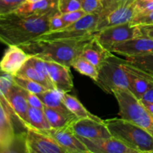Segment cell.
Listing matches in <instances>:
<instances>
[{"label":"cell","instance_id":"d6986e66","mask_svg":"<svg viewBox=\"0 0 153 153\" xmlns=\"http://www.w3.org/2000/svg\"><path fill=\"white\" fill-rule=\"evenodd\" d=\"M15 13L25 16H37L59 14L58 0H40L34 2L26 1Z\"/></svg>","mask_w":153,"mask_h":153},{"label":"cell","instance_id":"3957f363","mask_svg":"<svg viewBox=\"0 0 153 153\" xmlns=\"http://www.w3.org/2000/svg\"><path fill=\"white\" fill-rule=\"evenodd\" d=\"M111 134L138 153L153 152V134L148 130L123 118L105 120Z\"/></svg>","mask_w":153,"mask_h":153},{"label":"cell","instance_id":"52a82bcc","mask_svg":"<svg viewBox=\"0 0 153 153\" xmlns=\"http://www.w3.org/2000/svg\"><path fill=\"white\" fill-rule=\"evenodd\" d=\"M24 137L25 152L27 153H67L50 135L32 128H26Z\"/></svg>","mask_w":153,"mask_h":153},{"label":"cell","instance_id":"30bf717a","mask_svg":"<svg viewBox=\"0 0 153 153\" xmlns=\"http://www.w3.org/2000/svg\"><path fill=\"white\" fill-rule=\"evenodd\" d=\"M70 126L64 128H51L40 131L53 137L67 150V153H91L85 143L81 140L79 136L73 131Z\"/></svg>","mask_w":153,"mask_h":153},{"label":"cell","instance_id":"277c9868","mask_svg":"<svg viewBox=\"0 0 153 153\" xmlns=\"http://www.w3.org/2000/svg\"><path fill=\"white\" fill-rule=\"evenodd\" d=\"M119 105L121 118L136 124L153 134V116L129 90H117L113 93Z\"/></svg>","mask_w":153,"mask_h":153},{"label":"cell","instance_id":"f546056e","mask_svg":"<svg viewBox=\"0 0 153 153\" xmlns=\"http://www.w3.org/2000/svg\"><path fill=\"white\" fill-rule=\"evenodd\" d=\"M28 0H0V16L16 11Z\"/></svg>","mask_w":153,"mask_h":153},{"label":"cell","instance_id":"d590c367","mask_svg":"<svg viewBox=\"0 0 153 153\" xmlns=\"http://www.w3.org/2000/svg\"><path fill=\"white\" fill-rule=\"evenodd\" d=\"M24 90V94H25L26 100L28 101V105L30 107L37 108L43 109L44 108L45 105L43 104V102L40 99V97L37 95V94H34V93L29 92V91Z\"/></svg>","mask_w":153,"mask_h":153},{"label":"cell","instance_id":"603a6c76","mask_svg":"<svg viewBox=\"0 0 153 153\" xmlns=\"http://www.w3.org/2000/svg\"><path fill=\"white\" fill-rule=\"evenodd\" d=\"M29 127L39 131H45L52 128L43 109L29 107L25 128Z\"/></svg>","mask_w":153,"mask_h":153},{"label":"cell","instance_id":"cb8c5ba5","mask_svg":"<svg viewBox=\"0 0 153 153\" xmlns=\"http://www.w3.org/2000/svg\"><path fill=\"white\" fill-rule=\"evenodd\" d=\"M16 76H22V77H25L27 79L34 81L49 90L55 89V85L52 83V81L48 79L44 75L42 74L35 67L31 65L28 61H26V63L22 66V67Z\"/></svg>","mask_w":153,"mask_h":153},{"label":"cell","instance_id":"7a4b0ae2","mask_svg":"<svg viewBox=\"0 0 153 153\" xmlns=\"http://www.w3.org/2000/svg\"><path fill=\"white\" fill-rule=\"evenodd\" d=\"M94 37V34L73 40H33L19 46L30 56L71 67L73 61L82 55L85 46Z\"/></svg>","mask_w":153,"mask_h":153},{"label":"cell","instance_id":"4fadbf2b","mask_svg":"<svg viewBox=\"0 0 153 153\" xmlns=\"http://www.w3.org/2000/svg\"><path fill=\"white\" fill-rule=\"evenodd\" d=\"M70 126L77 135L85 138H108L112 136L105 120L99 122L90 118H82L75 120Z\"/></svg>","mask_w":153,"mask_h":153},{"label":"cell","instance_id":"484cf974","mask_svg":"<svg viewBox=\"0 0 153 153\" xmlns=\"http://www.w3.org/2000/svg\"><path fill=\"white\" fill-rule=\"evenodd\" d=\"M43 111L49 120V124L52 126V128H61L69 126L78 119V118H73L66 116L58 111L54 110L46 105L44 106Z\"/></svg>","mask_w":153,"mask_h":153},{"label":"cell","instance_id":"ba28073f","mask_svg":"<svg viewBox=\"0 0 153 153\" xmlns=\"http://www.w3.org/2000/svg\"><path fill=\"white\" fill-rule=\"evenodd\" d=\"M94 36L105 49L109 50L116 43L140 37V32L137 25H131V22H128L97 31Z\"/></svg>","mask_w":153,"mask_h":153},{"label":"cell","instance_id":"8d00e7d4","mask_svg":"<svg viewBox=\"0 0 153 153\" xmlns=\"http://www.w3.org/2000/svg\"><path fill=\"white\" fill-rule=\"evenodd\" d=\"M67 25H68L64 22L63 18L61 17V13L54 15V16H51L50 19H49V28H50V31H58V30L65 28Z\"/></svg>","mask_w":153,"mask_h":153},{"label":"cell","instance_id":"e0dca14e","mask_svg":"<svg viewBox=\"0 0 153 153\" xmlns=\"http://www.w3.org/2000/svg\"><path fill=\"white\" fill-rule=\"evenodd\" d=\"M48 72L55 89L63 93H70L73 89L70 67L57 62L46 61Z\"/></svg>","mask_w":153,"mask_h":153},{"label":"cell","instance_id":"1f68e13d","mask_svg":"<svg viewBox=\"0 0 153 153\" xmlns=\"http://www.w3.org/2000/svg\"><path fill=\"white\" fill-rule=\"evenodd\" d=\"M82 6L78 0H58V10L60 13H66L81 10Z\"/></svg>","mask_w":153,"mask_h":153},{"label":"cell","instance_id":"d4e9b609","mask_svg":"<svg viewBox=\"0 0 153 153\" xmlns=\"http://www.w3.org/2000/svg\"><path fill=\"white\" fill-rule=\"evenodd\" d=\"M126 60L130 65L153 77V52L145 55L127 56Z\"/></svg>","mask_w":153,"mask_h":153},{"label":"cell","instance_id":"8992f818","mask_svg":"<svg viewBox=\"0 0 153 153\" xmlns=\"http://www.w3.org/2000/svg\"><path fill=\"white\" fill-rule=\"evenodd\" d=\"M100 14L87 13L85 16L58 31H49L39 36L35 40H73L84 38L95 34Z\"/></svg>","mask_w":153,"mask_h":153},{"label":"cell","instance_id":"d6a6232c","mask_svg":"<svg viewBox=\"0 0 153 153\" xmlns=\"http://www.w3.org/2000/svg\"><path fill=\"white\" fill-rule=\"evenodd\" d=\"M82 9L87 13H100L102 10L101 0H78Z\"/></svg>","mask_w":153,"mask_h":153},{"label":"cell","instance_id":"4316f807","mask_svg":"<svg viewBox=\"0 0 153 153\" xmlns=\"http://www.w3.org/2000/svg\"><path fill=\"white\" fill-rule=\"evenodd\" d=\"M72 67L81 74L90 77L94 82L97 81L98 78V68L81 55L73 61L72 64Z\"/></svg>","mask_w":153,"mask_h":153},{"label":"cell","instance_id":"b9f144b4","mask_svg":"<svg viewBox=\"0 0 153 153\" xmlns=\"http://www.w3.org/2000/svg\"><path fill=\"white\" fill-rule=\"evenodd\" d=\"M40 1V0H28L27 1H30V2H34V1Z\"/></svg>","mask_w":153,"mask_h":153},{"label":"cell","instance_id":"ab89813d","mask_svg":"<svg viewBox=\"0 0 153 153\" xmlns=\"http://www.w3.org/2000/svg\"><path fill=\"white\" fill-rule=\"evenodd\" d=\"M141 100L153 103V88H151L150 90H149V91L144 94V96H143V98L141 99Z\"/></svg>","mask_w":153,"mask_h":153},{"label":"cell","instance_id":"74e56055","mask_svg":"<svg viewBox=\"0 0 153 153\" xmlns=\"http://www.w3.org/2000/svg\"><path fill=\"white\" fill-rule=\"evenodd\" d=\"M152 10H153V1H141L137 0V13H145Z\"/></svg>","mask_w":153,"mask_h":153},{"label":"cell","instance_id":"f35d334b","mask_svg":"<svg viewBox=\"0 0 153 153\" xmlns=\"http://www.w3.org/2000/svg\"><path fill=\"white\" fill-rule=\"evenodd\" d=\"M140 28V36L153 39V24L137 25Z\"/></svg>","mask_w":153,"mask_h":153},{"label":"cell","instance_id":"f1b7e54d","mask_svg":"<svg viewBox=\"0 0 153 153\" xmlns=\"http://www.w3.org/2000/svg\"><path fill=\"white\" fill-rule=\"evenodd\" d=\"M131 0H101L102 10L100 11V18L105 17L111 12L122 7Z\"/></svg>","mask_w":153,"mask_h":153},{"label":"cell","instance_id":"2e32d148","mask_svg":"<svg viewBox=\"0 0 153 153\" xmlns=\"http://www.w3.org/2000/svg\"><path fill=\"white\" fill-rule=\"evenodd\" d=\"M30 57L20 46L10 45L4 52L0 63L1 72L16 76Z\"/></svg>","mask_w":153,"mask_h":153},{"label":"cell","instance_id":"44dd1931","mask_svg":"<svg viewBox=\"0 0 153 153\" xmlns=\"http://www.w3.org/2000/svg\"><path fill=\"white\" fill-rule=\"evenodd\" d=\"M63 92L57 89L47 90L42 94H37L43 104L47 107L51 108L55 111H58L60 113L66 115L67 117L73 118H77L67 107L63 100Z\"/></svg>","mask_w":153,"mask_h":153},{"label":"cell","instance_id":"60d3db41","mask_svg":"<svg viewBox=\"0 0 153 153\" xmlns=\"http://www.w3.org/2000/svg\"><path fill=\"white\" fill-rule=\"evenodd\" d=\"M141 101V102L144 105L145 107L148 109L149 112L152 114L153 116V103L152 102H146V101H143V100H140Z\"/></svg>","mask_w":153,"mask_h":153},{"label":"cell","instance_id":"e575fe53","mask_svg":"<svg viewBox=\"0 0 153 153\" xmlns=\"http://www.w3.org/2000/svg\"><path fill=\"white\" fill-rule=\"evenodd\" d=\"M87 14L86 12L83 10L82 9L78 10H75V11L69 12V13H61V17L63 18L64 22L67 24V25H70V24L76 22V21L82 19L83 16H85Z\"/></svg>","mask_w":153,"mask_h":153},{"label":"cell","instance_id":"83f0119b","mask_svg":"<svg viewBox=\"0 0 153 153\" xmlns=\"http://www.w3.org/2000/svg\"><path fill=\"white\" fill-rule=\"evenodd\" d=\"M13 79H14V82L18 86L29 91V92L34 93L35 94H42V93L49 90L42 85H40V84L37 83V82H34L33 80H31L29 79H27L25 77H22V76H13Z\"/></svg>","mask_w":153,"mask_h":153},{"label":"cell","instance_id":"6da1fadb","mask_svg":"<svg viewBox=\"0 0 153 153\" xmlns=\"http://www.w3.org/2000/svg\"><path fill=\"white\" fill-rule=\"evenodd\" d=\"M54 15L25 16L15 12L0 16V40L4 44L20 46L50 31L49 19Z\"/></svg>","mask_w":153,"mask_h":153},{"label":"cell","instance_id":"ac0fdd59","mask_svg":"<svg viewBox=\"0 0 153 153\" xmlns=\"http://www.w3.org/2000/svg\"><path fill=\"white\" fill-rule=\"evenodd\" d=\"M4 97L18 120L25 128L27 125L28 111L30 106L24 94L23 88H20L15 83Z\"/></svg>","mask_w":153,"mask_h":153},{"label":"cell","instance_id":"9c48e42d","mask_svg":"<svg viewBox=\"0 0 153 153\" xmlns=\"http://www.w3.org/2000/svg\"><path fill=\"white\" fill-rule=\"evenodd\" d=\"M16 116L4 96L0 95V152H12L16 135L12 116Z\"/></svg>","mask_w":153,"mask_h":153},{"label":"cell","instance_id":"7bdbcfd3","mask_svg":"<svg viewBox=\"0 0 153 153\" xmlns=\"http://www.w3.org/2000/svg\"><path fill=\"white\" fill-rule=\"evenodd\" d=\"M139 1H152L153 0H139Z\"/></svg>","mask_w":153,"mask_h":153},{"label":"cell","instance_id":"5b68a950","mask_svg":"<svg viewBox=\"0 0 153 153\" xmlns=\"http://www.w3.org/2000/svg\"><path fill=\"white\" fill-rule=\"evenodd\" d=\"M122 61L112 53L98 69V78L94 82L107 94H113L117 90H129V76Z\"/></svg>","mask_w":153,"mask_h":153},{"label":"cell","instance_id":"7402d4cb","mask_svg":"<svg viewBox=\"0 0 153 153\" xmlns=\"http://www.w3.org/2000/svg\"><path fill=\"white\" fill-rule=\"evenodd\" d=\"M62 97L63 100L67 107L78 119L90 118V119L94 120L99 121V122H104V120H102L101 118L88 111L86 108L82 104V102L76 97L70 95L68 93H63Z\"/></svg>","mask_w":153,"mask_h":153},{"label":"cell","instance_id":"7c38bea8","mask_svg":"<svg viewBox=\"0 0 153 153\" xmlns=\"http://www.w3.org/2000/svg\"><path fill=\"white\" fill-rule=\"evenodd\" d=\"M137 0H131L122 7L111 12L105 17L100 18L95 33L108 27L131 22L137 13Z\"/></svg>","mask_w":153,"mask_h":153},{"label":"cell","instance_id":"ffe728a7","mask_svg":"<svg viewBox=\"0 0 153 153\" xmlns=\"http://www.w3.org/2000/svg\"><path fill=\"white\" fill-rule=\"evenodd\" d=\"M111 54L112 52L105 49L94 36L92 40L85 46L81 56L89 61L99 69L104 61Z\"/></svg>","mask_w":153,"mask_h":153},{"label":"cell","instance_id":"9a60e30c","mask_svg":"<svg viewBox=\"0 0 153 153\" xmlns=\"http://www.w3.org/2000/svg\"><path fill=\"white\" fill-rule=\"evenodd\" d=\"M123 65L129 76V91L139 100L153 88V77L141 70L130 65L126 60L123 59Z\"/></svg>","mask_w":153,"mask_h":153},{"label":"cell","instance_id":"836d02e7","mask_svg":"<svg viewBox=\"0 0 153 153\" xmlns=\"http://www.w3.org/2000/svg\"><path fill=\"white\" fill-rule=\"evenodd\" d=\"M130 22L131 25L153 24V10L145 13H137Z\"/></svg>","mask_w":153,"mask_h":153},{"label":"cell","instance_id":"5bb4252c","mask_svg":"<svg viewBox=\"0 0 153 153\" xmlns=\"http://www.w3.org/2000/svg\"><path fill=\"white\" fill-rule=\"evenodd\" d=\"M109 51L125 57L152 53L153 39L140 36L122 43H116L110 48Z\"/></svg>","mask_w":153,"mask_h":153},{"label":"cell","instance_id":"4dcf8cb0","mask_svg":"<svg viewBox=\"0 0 153 153\" xmlns=\"http://www.w3.org/2000/svg\"><path fill=\"white\" fill-rule=\"evenodd\" d=\"M2 73L0 78V95L5 97L14 85L15 82L13 75L4 72Z\"/></svg>","mask_w":153,"mask_h":153},{"label":"cell","instance_id":"8fae6325","mask_svg":"<svg viewBox=\"0 0 153 153\" xmlns=\"http://www.w3.org/2000/svg\"><path fill=\"white\" fill-rule=\"evenodd\" d=\"M79 136V135H78ZM91 153H138L117 137L88 139L79 136Z\"/></svg>","mask_w":153,"mask_h":153}]
</instances>
